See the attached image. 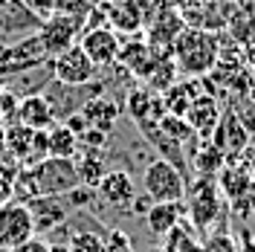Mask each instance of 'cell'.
I'll use <instances>...</instances> for the list:
<instances>
[{"label": "cell", "mask_w": 255, "mask_h": 252, "mask_svg": "<svg viewBox=\"0 0 255 252\" xmlns=\"http://www.w3.org/2000/svg\"><path fill=\"white\" fill-rule=\"evenodd\" d=\"M81 186L76 159L47 157L35 165H20L15 174V200H35V197H61Z\"/></svg>", "instance_id": "6da1fadb"}, {"label": "cell", "mask_w": 255, "mask_h": 252, "mask_svg": "<svg viewBox=\"0 0 255 252\" xmlns=\"http://www.w3.org/2000/svg\"><path fill=\"white\" fill-rule=\"evenodd\" d=\"M171 58H174L180 73H186L191 79H200L218 67L221 47H218V38L209 29L194 26V29H183L177 35V41L171 44Z\"/></svg>", "instance_id": "7a4b0ae2"}, {"label": "cell", "mask_w": 255, "mask_h": 252, "mask_svg": "<svg viewBox=\"0 0 255 252\" xmlns=\"http://www.w3.org/2000/svg\"><path fill=\"white\" fill-rule=\"evenodd\" d=\"M142 191L154 203H180L186 197V177L162 157L142 168Z\"/></svg>", "instance_id": "3957f363"}, {"label": "cell", "mask_w": 255, "mask_h": 252, "mask_svg": "<svg viewBox=\"0 0 255 252\" xmlns=\"http://www.w3.org/2000/svg\"><path fill=\"white\" fill-rule=\"evenodd\" d=\"M35 218L23 200H9L0 206V252H15L35 238Z\"/></svg>", "instance_id": "277c9868"}, {"label": "cell", "mask_w": 255, "mask_h": 252, "mask_svg": "<svg viewBox=\"0 0 255 252\" xmlns=\"http://www.w3.org/2000/svg\"><path fill=\"white\" fill-rule=\"evenodd\" d=\"M47 61H49V52L44 49V41L38 38V32L26 35L17 44H0V79L35 70V67H41Z\"/></svg>", "instance_id": "5b68a950"}, {"label": "cell", "mask_w": 255, "mask_h": 252, "mask_svg": "<svg viewBox=\"0 0 255 252\" xmlns=\"http://www.w3.org/2000/svg\"><path fill=\"white\" fill-rule=\"evenodd\" d=\"M49 73L58 84H70V87H81L96 79V64L87 58V52L73 44V47L61 49L58 55L49 58Z\"/></svg>", "instance_id": "8992f818"}, {"label": "cell", "mask_w": 255, "mask_h": 252, "mask_svg": "<svg viewBox=\"0 0 255 252\" xmlns=\"http://www.w3.org/2000/svg\"><path fill=\"white\" fill-rule=\"evenodd\" d=\"M79 47L87 52V58L96 64V70H102V67H111V64L119 61L122 41H119V35L111 26H93L90 32L81 35Z\"/></svg>", "instance_id": "52a82bcc"}, {"label": "cell", "mask_w": 255, "mask_h": 252, "mask_svg": "<svg viewBox=\"0 0 255 252\" xmlns=\"http://www.w3.org/2000/svg\"><path fill=\"white\" fill-rule=\"evenodd\" d=\"M93 191H96V200H102L111 209H119V212L130 209L133 197H136V186H133L128 171H105L96 180Z\"/></svg>", "instance_id": "ba28073f"}, {"label": "cell", "mask_w": 255, "mask_h": 252, "mask_svg": "<svg viewBox=\"0 0 255 252\" xmlns=\"http://www.w3.org/2000/svg\"><path fill=\"white\" fill-rule=\"evenodd\" d=\"M186 197H189V218L194 221V226L200 232H206L209 223L218 218V200H221L218 186L209 177H200L191 186V191H186Z\"/></svg>", "instance_id": "9c48e42d"}, {"label": "cell", "mask_w": 255, "mask_h": 252, "mask_svg": "<svg viewBox=\"0 0 255 252\" xmlns=\"http://www.w3.org/2000/svg\"><path fill=\"white\" fill-rule=\"evenodd\" d=\"M15 122L32 127V130H49L55 125V113L52 105L47 102L44 93H29L17 99V111H15Z\"/></svg>", "instance_id": "30bf717a"}, {"label": "cell", "mask_w": 255, "mask_h": 252, "mask_svg": "<svg viewBox=\"0 0 255 252\" xmlns=\"http://www.w3.org/2000/svg\"><path fill=\"white\" fill-rule=\"evenodd\" d=\"M76 32H79V20H73V17H67V15H52L47 23H41L38 38L44 41V49H47L49 58H52L61 49L76 44Z\"/></svg>", "instance_id": "8fae6325"}, {"label": "cell", "mask_w": 255, "mask_h": 252, "mask_svg": "<svg viewBox=\"0 0 255 252\" xmlns=\"http://www.w3.org/2000/svg\"><path fill=\"white\" fill-rule=\"evenodd\" d=\"M212 139H215V148L221 151L226 159H232L235 154H241L244 148H247V139H250V130L244 127L235 113H226L221 116V122L215 127V133H212Z\"/></svg>", "instance_id": "7c38bea8"}, {"label": "cell", "mask_w": 255, "mask_h": 252, "mask_svg": "<svg viewBox=\"0 0 255 252\" xmlns=\"http://www.w3.org/2000/svg\"><path fill=\"white\" fill-rule=\"evenodd\" d=\"M183 119L189 122V127L197 136H212L218 122H221V108H218L215 96H197Z\"/></svg>", "instance_id": "4fadbf2b"}, {"label": "cell", "mask_w": 255, "mask_h": 252, "mask_svg": "<svg viewBox=\"0 0 255 252\" xmlns=\"http://www.w3.org/2000/svg\"><path fill=\"white\" fill-rule=\"evenodd\" d=\"M159 55H162V52H157L151 44L133 41V44H128V47L119 49V64L125 67L133 79H148Z\"/></svg>", "instance_id": "5bb4252c"}, {"label": "cell", "mask_w": 255, "mask_h": 252, "mask_svg": "<svg viewBox=\"0 0 255 252\" xmlns=\"http://www.w3.org/2000/svg\"><path fill=\"white\" fill-rule=\"evenodd\" d=\"M26 206H29L32 218H35V229L38 232L64 223L67 215H70V206L64 200V194L61 197H35V200H26Z\"/></svg>", "instance_id": "9a60e30c"}, {"label": "cell", "mask_w": 255, "mask_h": 252, "mask_svg": "<svg viewBox=\"0 0 255 252\" xmlns=\"http://www.w3.org/2000/svg\"><path fill=\"white\" fill-rule=\"evenodd\" d=\"M81 116H84V122L87 127H96V130H105V133H111L113 125H116V119H119V105L111 102L108 96H93L90 102H84V108H81Z\"/></svg>", "instance_id": "2e32d148"}, {"label": "cell", "mask_w": 255, "mask_h": 252, "mask_svg": "<svg viewBox=\"0 0 255 252\" xmlns=\"http://www.w3.org/2000/svg\"><path fill=\"white\" fill-rule=\"evenodd\" d=\"M183 200L180 203H151V209L145 212V226L151 229V235H168L171 229L180 226L183 221Z\"/></svg>", "instance_id": "e0dca14e"}, {"label": "cell", "mask_w": 255, "mask_h": 252, "mask_svg": "<svg viewBox=\"0 0 255 252\" xmlns=\"http://www.w3.org/2000/svg\"><path fill=\"white\" fill-rule=\"evenodd\" d=\"M32 26L41 29L38 17L26 9L23 0H0V29H15V32H29Z\"/></svg>", "instance_id": "ac0fdd59"}, {"label": "cell", "mask_w": 255, "mask_h": 252, "mask_svg": "<svg viewBox=\"0 0 255 252\" xmlns=\"http://www.w3.org/2000/svg\"><path fill=\"white\" fill-rule=\"evenodd\" d=\"M197 96H200L197 84H191V81H174L168 90H162V108H165V113L186 116V111L191 108V102Z\"/></svg>", "instance_id": "d6986e66"}, {"label": "cell", "mask_w": 255, "mask_h": 252, "mask_svg": "<svg viewBox=\"0 0 255 252\" xmlns=\"http://www.w3.org/2000/svg\"><path fill=\"white\" fill-rule=\"evenodd\" d=\"M47 145H49V157H61V159H76V151L81 148L79 136L64 122H55L47 130Z\"/></svg>", "instance_id": "ffe728a7"}, {"label": "cell", "mask_w": 255, "mask_h": 252, "mask_svg": "<svg viewBox=\"0 0 255 252\" xmlns=\"http://www.w3.org/2000/svg\"><path fill=\"white\" fill-rule=\"evenodd\" d=\"M174 81H177V64H174V58L159 55L157 64H154V70H151V76H148V84H151L154 90H168Z\"/></svg>", "instance_id": "44dd1931"}, {"label": "cell", "mask_w": 255, "mask_h": 252, "mask_svg": "<svg viewBox=\"0 0 255 252\" xmlns=\"http://www.w3.org/2000/svg\"><path fill=\"white\" fill-rule=\"evenodd\" d=\"M154 105H157V96L148 93V90H130L128 96V116L133 119V122H139L145 116H154Z\"/></svg>", "instance_id": "7402d4cb"}, {"label": "cell", "mask_w": 255, "mask_h": 252, "mask_svg": "<svg viewBox=\"0 0 255 252\" xmlns=\"http://www.w3.org/2000/svg\"><path fill=\"white\" fill-rule=\"evenodd\" d=\"M17 165L12 157H0V206L15 200V174H17Z\"/></svg>", "instance_id": "603a6c76"}, {"label": "cell", "mask_w": 255, "mask_h": 252, "mask_svg": "<svg viewBox=\"0 0 255 252\" xmlns=\"http://www.w3.org/2000/svg\"><path fill=\"white\" fill-rule=\"evenodd\" d=\"M67 252H108L105 250V238L96 232H76L67 244Z\"/></svg>", "instance_id": "cb8c5ba5"}, {"label": "cell", "mask_w": 255, "mask_h": 252, "mask_svg": "<svg viewBox=\"0 0 255 252\" xmlns=\"http://www.w3.org/2000/svg\"><path fill=\"white\" fill-rule=\"evenodd\" d=\"M76 168H79V180H81V186H96V180L102 177V159H96V157H84L76 162Z\"/></svg>", "instance_id": "d4e9b609"}, {"label": "cell", "mask_w": 255, "mask_h": 252, "mask_svg": "<svg viewBox=\"0 0 255 252\" xmlns=\"http://www.w3.org/2000/svg\"><path fill=\"white\" fill-rule=\"evenodd\" d=\"M64 200H67L70 209H87L96 200V191H93V186H76L73 191L64 194Z\"/></svg>", "instance_id": "484cf974"}, {"label": "cell", "mask_w": 255, "mask_h": 252, "mask_svg": "<svg viewBox=\"0 0 255 252\" xmlns=\"http://www.w3.org/2000/svg\"><path fill=\"white\" fill-rule=\"evenodd\" d=\"M15 252H49V247L44 241H38V238H32L29 244H23V247H17Z\"/></svg>", "instance_id": "4316f807"}, {"label": "cell", "mask_w": 255, "mask_h": 252, "mask_svg": "<svg viewBox=\"0 0 255 252\" xmlns=\"http://www.w3.org/2000/svg\"><path fill=\"white\" fill-rule=\"evenodd\" d=\"M0 157H6V139H3V122H0Z\"/></svg>", "instance_id": "83f0119b"}, {"label": "cell", "mask_w": 255, "mask_h": 252, "mask_svg": "<svg viewBox=\"0 0 255 252\" xmlns=\"http://www.w3.org/2000/svg\"><path fill=\"white\" fill-rule=\"evenodd\" d=\"M250 93L255 96V73H253V87H250Z\"/></svg>", "instance_id": "f1b7e54d"}, {"label": "cell", "mask_w": 255, "mask_h": 252, "mask_svg": "<svg viewBox=\"0 0 255 252\" xmlns=\"http://www.w3.org/2000/svg\"><path fill=\"white\" fill-rule=\"evenodd\" d=\"M0 35H3V29H0Z\"/></svg>", "instance_id": "f546056e"}]
</instances>
